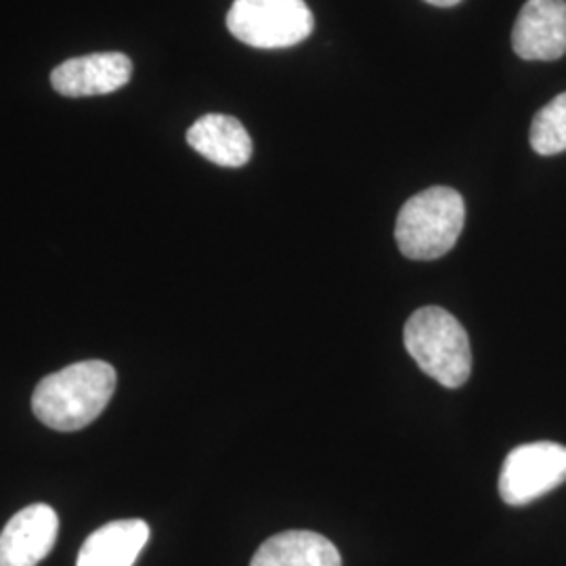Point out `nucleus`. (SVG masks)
<instances>
[{
	"label": "nucleus",
	"instance_id": "6",
	"mask_svg": "<svg viewBox=\"0 0 566 566\" xmlns=\"http://www.w3.org/2000/svg\"><path fill=\"white\" fill-rule=\"evenodd\" d=\"M512 49L525 61H556L566 53V0H526L512 30Z\"/></svg>",
	"mask_w": 566,
	"mask_h": 566
},
{
	"label": "nucleus",
	"instance_id": "3",
	"mask_svg": "<svg viewBox=\"0 0 566 566\" xmlns=\"http://www.w3.org/2000/svg\"><path fill=\"white\" fill-rule=\"evenodd\" d=\"M403 343L411 359L446 388L465 385L472 371V350L460 324L441 306H424L405 324Z\"/></svg>",
	"mask_w": 566,
	"mask_h": 566
},
{
	"label": "nucleus",
	"instance_id": "4",
	"mask_svg": "<svg viewBox=\"0 0 566 566\" xmlns=\"http://www.w3.org/2000/svg\"><path fill=\"white\" fill-rule=\"evenodd\" d=\"M227 28L248 46L290 49L311 36L315 18L304 0H235Z\"/></svg>",
	"mask_w": 566,
	"mask_h": 566
},
{
	"label": "nucleus",
	"instance_id": "13",
	"mask_svg": "<svg viewBox=\"0 0 566 566\" xmlns=\"http://www.w3.org/2000/svg\"><path fill=\"white\" fill-rule=\"evenodd\" d=\"M428 4H434V7H455L460 4L462 0H426Z\"/></svg>",
	"mask_w": 566,
	"mask_h": 566
},
{
	"label": "nucleus",
	"instance_id": "11",
	"mask_svg": "<svg viewBox=\"0 0 566 566\" xmlns=\"http://www.w3.org/2000/svg\"><path fill=\"white\" fill-rule=\"evenodd\" d=\"M250 566H343L340 552L319 533L285 531L256 549Z\"/></svg>",
	"mask_w": 566,
	"mask_h": 566
},
{
	"label": "nucleus",
	"instance_id": "10",
	"mask_svg": "<svg viewBox=\"0 0 566 566\" xmlns=\"http://www.w3.org/2000/svg\"><path fill=\"white\" fill-rule=\"evenodd\" d=\"M149 542L145 521H114L97 528L82 546L76 566H133Z\"/></svg>",
	"mask_w": 566,
	"mask_h": 566
},
{
	"label": "nucleus",
	"instance_id": "2",
	"mask_svg": "<svg viewBox=\"0 0 566 566\" xmlns=\"http://www.w3.org/2000/svg\"><path fill=\"white\" fill-rule=\"evenodd\" d=\"M464 221V198L451 187H430L403 203L395 238L407 259L434 261L458 243Z\"/></svg>",
	"mask_w": 566,
	"mask_h": 566
},
{
	"label": "nucleus",
	"instance_id": "5",
	"mask_svg": "<svg viewBox=\"0 0 566 566\" xmlns=\"http://www.w3.org/2000/svg\"><path fill=\"white\" fill-rule=\"evenodd\" d=\"M566 481V447L539 441L507 453L500 495L507 506H526Z\"/></svg>",
	"mask_w": 566,
	"mask_h": 566
},
{
	"label": "nucleus",
	"instance_id": "12",
	"mask_svg": "<svg viewBox=\"0 0 566 566\" xmlns=\"http://www.w3.org/2000/svg\"><path fill=\"white\" fill-rule=\"evenodd\" d=\"M528 139L539 156L566 151V93L554 97L535 114Z\"/></svg>",
	"mask_w": 566,
	"mask_h": 566
},
{
	"label": "nucleus",
	"instance_id": "7",
	"mask_svg": "<svg viewBox=\"0 0 566 566\" xmlns=\"http://www.w3.org/2000/svg\"><path fill=\"white\" fill-rule=\"evenodd\" d=\"M133 78V61L124 53H93L60 63L51 84L63 97H97L120 91Z\"/></svg>",
	"mask_w": 566,
	"mask_h": 566
},
{
	"label": "nucleus",
	"instance_id": "9",
	"mask_svg": "<svg viewBox=\"0 0 566 566\" xmlns=\"http://www.w3.org/2000/svg\"><path fill=\"white\" fill-rule=\"evenodd\" d=\"M187 143L217 166L242 168L252 158V139L242 122L224 114H206L187 130Z\"/></svg>",
	"mask_w": 566,
	"mask_h": 566
},
{
	"label": "nucleus",
	"instance_id": "8",
	"mask_svg": "<svg viewBox=\"0 0 566 566\" xmlns=\"http://www.w3.org/2000/svg\"><path fill=\"white\" fill-rule=\"evenodd\" d=\"M60 518L46 504L18 512L0 533V566H36L55 546Z\"/></svg>",
	"mask_w": 566,
	"mask_h": 566
},
{
	"label": "nucleus",
	"instance_id": "1",
	"mask_svg": "<svg viewBox=\"0 0 566 566\" xmlns=\"http://www.w3.org/2000/svg\"><path fill=\"white\" fill-rule=\"evenodd\" d=\"M116 369L105 361H82L46 376L36 386L32 409L42 424L74 432L95 422L116 390Z\"/></svg>",
	"mask_w": 566,
	"mask_h": 566
}]
</instances>
